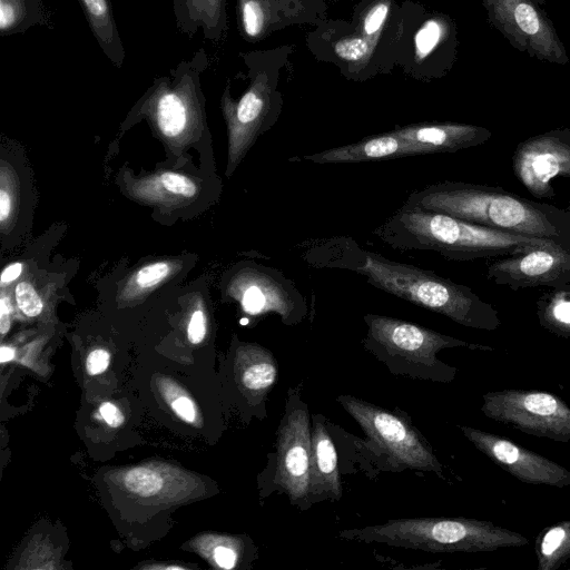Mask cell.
I'll return each instance as SVG.
<instances>
[{"mask_svg": "<svg viewBox=\"0 0 570 570\" xmlns=\"http://www.w3.org/2000/svg\"><path fill=\"white\" fill-rule=\"evenodd\" d=\"M125 487L140 497H151L163 487L161 478L147 468H135L125 475Z\"/></svg>", "mask_w": 570, "mask_h": 570, "instance_id": "obj_30", "label": "cell"}, {"mask_svg": "<svg viewBox=\"0 0 570 570\" xmlns=\"http://www.w3.org/2000/svg\"><path fill=\"white\" fill-rule=\"evenodd\" d=\"M239 27L247 39L259 38L266 27L263 0H237Z\"/></svg>", "mask_w": 570, "mask_h": 570, "instance_id": "obj_28", "label": "cell"}, {"mask_svg": "<svg viewBox=\"0 0 570 570\" xmlns=\"http://www.w3.org/2000/svg\"><path fill=\"white\" fill-rule=\"evenodd\" d=\"M515 177L538 198H551L550 181L570 177V129H554L520 142L513 154Z\"/></svg>", "mask_w": 570, "mask_h": 570, "instance_id": "obj_13", "label": "cell"}, {"mask_svg": "<svg viewBox=\"0 0 570 570\" xmlns=\"http://www.w3.org/2000/svg\"><path fill=\"white\" fill-rule=\"evenodd\" d=\"M110 355L106 350L97 348L87 357V371L91 375L102 373L109 365Z\"/></svg>", "mask_w": 570, "mask_h": 570, "instance_id": "obj_35", "label": "cell"}, {"mask_svg": "<svg viewBox=\"0 0 570 570\" xmlns=\"http://www.w3.org/2000/svg\"><path fill=\"white\" fill-rule=\"evenodd\" d=\"M99 411L106 423L112 428H117L124 422V415L112 403H102Z\"/></svg>", "mask_w": 570, "mask_h": 570, "instance_id": "obj_39", "label": "cell"}, {"mask_svg": "<svg viewBox=\"0 0 570 570\" xmlns=\"http://www.w3.org/2000/svg\"><path fill=\"white\" fill-rule=\"evenodd\" d=\"M488 21L518 51L564 66L569 57L552 21L535 0H482Z\"/></svg>", "mask_w": 570, "mask_h": 570, "instance_id": "obj_9", "label": "cell"}, {"mask_svg": "<svg viewBox=\"0 0 570 570\" xmlns=\"http://www.w3.org/2000/svg\"><path fill=\"white\" fill-rule=\"evenodd\" d=\"M464 436L495 464L529 484L570 487V471L548 458L475 428L460 425Z\"/></svg>", "mask_w": 570, "mask_h": 570, "instance_id": "obj_15", "label": "cell"}, {"mask_svg": "<svg viewBox=\"0 0 570 570\" xmlns=\"http://www.w3.org/2000/svg\"><path fill=\"white\" fill-rule=\"evenodd\" d=\"M12 304L9 295L4 293L0 297V332L7 334L11 324Z\"/></svg>", "mask_w": 570, "mask_h": 570, "instance_id": "obj_38", "label": "cell"}, {"mask_svg": "<svg viewBox=\"0 0 570 570\" xmlns=\"http://www.w3.org/2000/svg\"><path fill=\"white\" fill-rule=\"evenodd\" d=\"M244 365L240 374L243 386L256 395H266L278 376V364L274 355L261 346H250Z\"/></svg>", "mask_w": 570, "mask_h": 570, "instance_id": "obj_23", "label": "cell"}, {"mask_svg": "<svg viewBox=\"0 0 570 570\" xmlns=\"http://www.w3.org/2000/svg\"><path fill=\"white\" fill-rule=\"evenodd\" d=\"M14 356V350L10 346H1L0 361L1 363L9 362Z\"/></svg>", "mask_w": 570, "mask_h": 570, "instance_id": "obj_41", "label": "cell"}, {"mask_svg": "<svg viewBox=\"0 0 570 570\" xmlns=\"http://www.w3.org/2000/svg\"><path fill=\"white\" fill-rule=\"evenodd\" d=\"M35 26H48L43 0H0V33H23Z\"/></svg>", "mask_w": 570, "mask_h": 570, "instance_id": "obj_22", "label": "cell"}, {"mask_svg": "<svg viewBox=\"0 0 570 570\" xmlns=\"http://www.w3.org/2000/svg\"><path fill=\"white\" fill-rule=\"evenodd\" d=\"M449 24L441 19H429L414 37L415 51L419 58L429 56L445 38Z\"/></svg>", "mask_w": 570, "mask_h": 570, "instance_id": "obj_29", "label": "cell"}, {"mask_svg": "<svg viewBox=\"0 0 570 570\" xmlns=\"http://www.w3.org/2000/svg\"><path fill=\"white\" fill-rule=\"evenodd\" d=\"M334 51L343 60L357 62L368 56L371 47L367 39L354 36L337 41L334 46Z\"/></svg>", "mask_w": 570, "mask_h": 570, "instance_id": "obj_32", "label": "cell"}, {"mask_svg": "<svg viewBox=\"0 0 570 570\" xmlns=\"http://www.w3.org/2000/svg\"><path fill=\"white\" fill-rule=\"evenodd\" d=\"M180 268L177 261H157L135 271L126 281L120 294L124 299L138 298L158 287Z\"/></svg>", "mask_w": 570, "mask_h": 570, "instance_id": "obj_25", "label": "cell"}, {"mask_svg": "<svg viewBox=\"0 0 570 570\" xmlns=\"http://www.w3.org/2000/svg\"><path fill=\"white\" fill-rule=\"evenodd\" d=\"M482 413L521 432L570 442V407L554 394L534 390H501L482 396Z\"/></svg>", "mask_w": 570, "mask_h": 570, "instance_id": "obj_8", "label": "cell"}, {"mask_svg": "<svg viewBox=\"0 0 570 570\" xmlns=\"http://www.w3.org/2000/svg\"><path fill=\"white\" fill-rule=\"evenodd\" d=\"M539 570H557L570 558V519L542 533L537 548Z\"/></svg>", "mask_w": 570, "mask_h": 570, "instance_id": "obj_24", "label": "cell"}, {"mask_svg": "<svg viewBox=\"0 0 570 570\" xmlns=\"http://www.w3.org/2000/svg\"><path fill=\"white\" fill-rule=\"evenodd\" d=\"M363 347L396 376L449 383L456 368L438 358L444 348L491 350L401 318L367 313Z\"/></svg>", "mask_w": 570, "mask_h": 570, "instance_id": "obj_5", "label": "cell"}, {"mask_svg": "<svg viewBox=\"0 0 570 570\" xmlns=\"http://www.w3.org/2000/svg\"><path fill=\"white\" fill-rule=\"evenodd\" d=\"M226 292L246 314L275 313L284 325H296L308 314L304 295L277 268L246 264L229 277Z\"/></svg>", "mask_w": 570, "mask_h": 570, "instance_id": "obj_10", "label": "cell"}, {"mask_svg": "<svg viewBox=\"0 0 570 570\" xmlns=\"http://www.w3.org/2000/svg\"><path fill=\"white\" fill-rule=\"evenodd\" d=\"M22 273V264L19 262L7 265L2 272L0 277L1 288L4 289L6 286L13 283Z\"/></svg>", "mask_w": 570, "mask_h": 570, "instance_id": "obj_40", "label": "cell"}, {"mask_svg": "<svg viewBox=\"0 0 570 570\" xmlns=\"http://www.w3.org/2000/svg\"><path fill=\"white\" fill-rule=\"evenodd\" d=\"M308 500L338 501L343 487L337 452L322 415L312 416Z\"/></svg>", "mask_w": 570, "mask_h": 570, "instance_id": "obj_17", "label": "cell"}, {"mask_svg": "<svg viewBox=\"0 0 570 570\" xmlns=\"http://www.w3.org/2000/svg\"><path fill=\"white\" fill-rule=\"evenodd\" d=\"M389 13V4L380 2L373 6L363 19V30L366 37L375 36L383 27Z\"/></svg>", "mask_w": 570, "mask_h": 570, "instance_id": "obj_33", "label": "cell"}, {"mask_svg": "<svg viewBox=\"0 0 570 570\" xmlns=\"http://www.w3.org/2000/svg\"><path fill=\"white\" fill-rule=\"evenodd\" d=\"M393 130L412 146L413 156L475 147L488 141L492 135L484 127L458 122H421Z\"/></svg>", "mask_w": 570, "mask_h": 570, "instance_id": "obj_16", "label": "cell"}, {"mask_svg": "<svg viewBox=\"0 0 570 570\" xmlns=\"http://www.w3.org/2000/svg\"><path fill=\"white\" fill-rule=\"evenodd\" d=\"M206 334V317L202 309H196L191 314L188 323L187 335L193 344H198L203 341Z\"/></svg>", "mask_w": 570, "mask_h": 570, "instance_id": "obj_34", "label": "cell"}, {"mask_svg": "<svg viewBox=\"0 0 570 570\" xmlns=\"http://www.w3.org/2000/svg\"><path fill=\"white\" fill-rule=\"evenodd\" d=\"M177 415L187 422H193L196 417V409L190 399L181 396L176 399L171 404Z\"/></svg>", "mask_w": 570, "mask_h": 570, "instance_id": "obj_36", "label": "cell"}, {"mask_svg": "<svg viewBox=\"0 0 570 570\" xmlns=\"http://www.w3.org/2000/svg\"><path fill=\"white\" fill-rule=\"evenodd\" d=\"M540 315L547 327L570 335V291L558 289L544 297Z\"/></svg>", "mask_w": 570, "mask_h": 570, "instance_id": "obj_26", "label": "cell"}, {"mask_svg": "<svg viewBox=\"0 0 570 570\" xmlns=\"http://www.w3.org/2000/svg\"><path fill=\"white\" fill-rule=\"evenodd\" d=\"M413 156L412 146L394 132L365 137L356 142L325 149L305 156L304 159L318 164H357Z\"/></svg>", "mask_w": 570, "mask_h": 570, "instance_id": "obj_18", "label": "cell"}, {"mask_svg": "<svg viewBox=\"0 0 570 570\" xmlns=\"http://www.w3.org/2000/svg\"><path fill=\"white\" fill-rule=\"evenodd\" d=\"M130 194L145 203L159 206H180L193 200L199 190L198 184L187 175L161 171L134 180Z\"/></svg>", "mask_w": 570, "mask_h": 570, "instance_id": "obj_20", "label": "cell"}, {"mask_svg": "<svg viewBox=\"0 0 570 570\" xmlns=\"http://www.w3.org/2000/svg\"><path fill=\"white\" fill-rule=\"evenodd\" d=\"M311 417L299 394L288 391L277 429L275 483L291 502L301 505L309 497Z\"/></svg>", "mask_w": 570, "mask_h": 570, "instance_id": "obj_12", "label": "cell"}, {"mask_svg": "<svg viewBox=\"0 0 570 570\" xmlns=\"http://www.w3.org/2000/svg\"><path fill=\"white\" fill-rule=\"evenodd\" d=\"M488 277L512 289L570 284V246L553 244L507 256L488 267Z\"/></svg>", "mask_w": 570, "mask_h": 570, "instance_id": "obj_14", "label": "cell"}, {"mask_svg": "<svg viewBox=\"0 0 570 570\" xmlns=\"http://www.w3.org/2000/svg\"><path fill=\"white\" fill-rule=\"evenodd\" d=\"M14 301L19 311L27 317H37L43 309V301L29 281H21L14 286Z\"/></svg>", "mask_w": 570, "mask_h": 570, "instance_id": "obj_31", "label": "cell"}, {"mask_svg": "<svg viewBox=\"0 0 570 570\" xmlns=\"http://www.w3.org/2000/svg\"><path fill=\"white\" fill-rule=\"evenodd\" d=\"M281 105L274 85L262 73L253 76L248 89L238 101L232 99L227 83L222 96V110L228 132V175L244 159L257 138L276 122Z\"/></svg>", "mask_w": 570, "mask_h": 570, "instance_id": "obj_11", "label": "cell"}, {"mask_svg": "<svg viewBox=\"0 0 570 570\" xmlns=\"http://www.w3.org/2000/svg\"><path fill=\"white\" fill-rule=\"evenodd\" d=\"M208 66V55L199 48L189 60L180 61L168 75L156 78L134 112L145 117L168 142L191 141L204 130L200 75Z\"/></svg>", "mask_w": 570, "mask_h": 570, "instance_id": "obj_6", "label": "cell"}, {"mask_svg": "<svg viewBox=\"0 0 570 570\" xmlns=\"http://www.w3.org/2000/svg\"><path fill=\"white\" fill-rule=\"evenodd\" d=\"M216 563L224 569H233L237 562V553L234 549L219 546L214 550Z\"/></svg>", "mask_w": 570, "mask_h": 570, "instance_id": "obj_37", "label": "cell"}, {"mask_svg": "<svg viewBox=\"0 0 570 570\" xmlns=\"http://www.w3.org/2000/svg\"><path fill=\"white\" fill-rule=\"evenodd\" d=\"M336 401L361 426L368 449L385 458L389 470L443 475L431 445L404 412L390 411L352 395H340Z\"/></svg>", "mask_w": 570, "mask_h": 570, "instance_id": "obj_7", "label": "cell"}, {"mask_svg": "<svg viewBox=\"0 0 570 570\" xmlns=\"http://www.w3.org/2000/svg\"><path fill=\"white\" fill-rule=\"evenodd\" d=\"M177 30L193 38L199 29L205 39L217 42L227 29L226 0H173Z\"/></svg>", "mask_w": 570, "mask_h": 570, "instance_id": "obj_19", "label": "cell"}, {"mask_svg": "<svg viewBox=\"0 0 570 570\" xmlns=\"http://www.w3.org/2000/svg\"><path fill=\"white\" fill-rule=\"evenodd\" d=\"M372 234L395 249L431 250L460 262L507 257L539 246L568 245L550 238L489 228L441 213L403 207Z\"/></svg>", "mask_w": 570, "mask_h": 570, "instance_id": "obj_3", "label": "cell"}, {"mask_svg": "<svg viewBox=\"0 0 570 570\" xmlns=\"http://www.w3.org/2000/svg\"><path fill=\"white\" fill-rule=\"evenodd\" d=\"M301 257L315 268L360 274L376 288L442 314L460 325L487 331L500 326L498 312L471 288L432 271L366 250L351 237L335 236L309 242Z\"/></svg>", "mask_w": 570, "mask_h": 570, "instance_id": "obj_1", "label": "cell"}, {"mask_svg": "<svg viewBox=\"0 0 570 570\" xmlns=\"http://www.w3.org/2000/svg\"><path fill=\"white\" fill-rule=\"evenodd\" d=\"M12 167L1 163L0 169V225L2 232L12 226L19 206V184Z\"/></svg>", "mask_w": 570, "mask_h": 570, "instance_id": "obj_27", "label": "cell"}, {"mask_svg": "<svg viewBox=\"0 0 570 570\" xmlns=\"http://www.w3.org/2000/svg\"><path fill=\"white\" fill-rule=\"evenodd\" d=\"M337 538L432 553L492 552L529 543L521 533L489 521L462 517L392 519L380 524L342 530Z\"/></svg>", "mask_w": 570, "mask_h": 570, "instance_id": "obj_4", "label": "cell"}, {"mask_svg": "<svg viewBox=\"0 0 570 570\" xmlns=\"http://www.w3.org/2000/svg\"><path fill=\"white\" fill-rule=\"evenodd\" d=\"M92 36L108 60L118 69L126 52L120 38L110 0H78Z\"/></svg>", "mask_w": 570, "mask_h": 570, "instance_id": "obj_21", "label": "cell"}, {"mask_svg": "<svg viewBox=\"0 0 570 570\" xmlns=\"http://www.w3.org/2000/svg\"><path fill=\"white\" fill-rule=\"evenodd\" d=\"M402 207L441 213L489 228L570 245V214L500 187L439 181L411 193Z\"/></svg>", "mask_w": 570, "mask_h": 570, "instance_id": "obj_2", "label": "cell"}]
</instances>
